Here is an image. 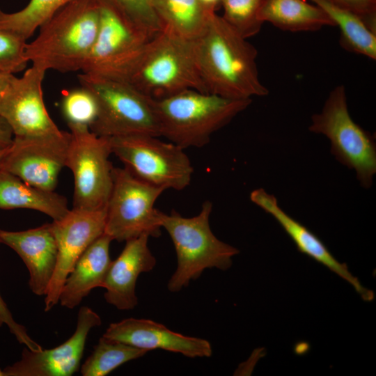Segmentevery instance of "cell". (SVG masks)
I'll return each instance as SVG.
<instances>
[{"label":"cell","instance_id":"30","mask_svg":"<svg viewBox=\"0 0 376 376\" xmlns=\"http://www.w3.org/2000/svg\"><path fill=\"white\" fill-rule=\"evenodd\" d=\"M107 1L115 5L152 35H156L163 30L153 8L152 0Z\"/></svg>","mask_w":376,"mask_h":376},{"label":"cell","instance_id":"14","mask_svg":"<svg viewBox=\"0 0 376 376\" xmlns=\"http://www.w3.org/2000/svg\"><path fill=\"white\" fill-rule=\"evenodd\" d=\"M47 70L32 65L24 75L13 77L0 104V116L16 137L39 136L61 131L45 107L42 81Z\"/></svg>","mask_w":376,"mask_h":376},{"label":"cell","instance_id":"19","mask_svg":"<svg viewBox=\"0 0 376 376\" xmlns=\"http://www.w3.org/2000/svg\"><path fill=\"white\" fill-rule=\"evenodd\" d=\"M148 238L149 236L143 235L127 240L118 258L111 260L102 288L106 290V301L119 310L132 309L137 305V279L156 265V259L148 245Z\"/></svg>","mask_w":376,"mask_h":376},{"label":"cell","instance_id":"26","mask_svg":"<svg viewBox=\"0 0 376 376\" xmlns=\"http://www.w3.org/2000/svg\"><path fill=\"white\" fill-rule=\"evenodd\" d=\"M72 0H30L19 11L0 9V28L15 32L27 40L43 23Z\"/></svg>","mask_w":376,"mask_h":376},{"label":"cell","instance_id":"35","mask_svg":"<svg viewBox=\"0 0 376 376\" xmlns=\"http://www.w3.org/2000/svg\"><path fill=\"white\" fill-rule=\"evenodd\" d=\"M13 76L14 75L11 74L0 72V104L4 92Z\"/></svg>","mask_w":376,"mask_h":376},{"label":"cell","instance_id":"13","mask_svg":"<svg viewBox=\"0 0 376 376\" xmlns=\"http://www.w3.org/2000/svg\"><path fill=\"white\" fill-rule=\"evenodd\" d=\"M107 206L95 210L72 207L61 219L53 221L52 228L58 255L56 268L45 295V311L59 301L64 283L86 249L104 233Z\"/></svg>","mask_w":376,"mask_h":376},{"label":"cell","instance_id":"38","mask_svg":"<svg viewBox=\"0 0 376 376\" xmlns=\"http://www.w3.org/2000/svg\"><path fill=\"white\" fill-rule=\"evenodd\" d=\"M3 324V323L2 320H1V318H0V327H1Z\"/></svg>","mask_w":376,"mask_h":376},{"label":"cell","instance_id":"37","mask_svg":"<svg viewBox=\"0 0 376 376\" xmlns=\"http://www.w3.org/2000/svg\"><path fill=\"white\" fill-rule=\"evenodd\" d=\"M0 376H5L3 371L1 369H0Z\"/></svg>","mask_w":376,"mask_h":376},{"label":"cell","instance_id":"24","mask_svg":"<svg viewBox=\"0 0 376 376\" xmlns=\"http://www.w3.org/2000/svg\"><path fill=\"white\" fill-rule=\"evenodd\" d=\"M320 7L338 26L340 44L353 53L376 59V32L373 31L357 15L327 0H310Z\"/></svg>","mask_w":376,"mask_h":376},{"label":"cell","instance_id":"10","mask_svg":"<svg viewBox=\"0 0 376 376\" xmlns=\"http://www.w3.org/2000/svg\"><path fill=\"white\" fill-rule=\"evenodd\" d=\"M68 125L70 141L65 166L74 178L73 207H104L113 186L109 139L96 135L87 126Z\"/></svg>","mask_w":376,"mask_h":376},{"label":"cell","instance_id":"36","mask_svg":"<svg viewBox=\"0 0 376 376\" xmlns=\"http://www.w3.org/2000/svg\"><path fill=\"white\" fill-rule=\"evenodd\" d=\"M9 148H8L7 149L0 152V170H1V167H2V164H3V159H4V157L8 152V150Z\"/></svg>","mask_w":376,"mask_h":376},{"label":"cell","instance_id":"32","mask_svg":"<svg viewBox=\"0 0 376 376\" xmlns=\"http://www.w3.org/2000/svg\"><path fill=\"white\" fill-rule=\"evenodd\" d=\"M0 318L3 323L6 324L12 334L15 336L17 341L24 345L27 348L33 351H39L42 349V346L33 340L28 335L25 327L17 323L13 318L7 305L0 295Z\"/></svg>","mask_w":376,"mask_h":376},{"label":"cell","instance_id":"11","mask_svg":"<svg viewBox=\"0 0 376 376\" xmlns=\"http://www.w3.org/2000/svg\"><path fill=\"white\" fill-rule=\"evenodd\" d=\"M100 22L83 73L120 79L148 40L155 35L107 0H99Z\"/></svg>","mask_w":376,"mask_h":376},{"label":"cell","instance_id":"1","mask_svg":"<svg viewBox=\"0 0 376 376\" xmlns=\"http://www.w3.org/2000/svg\"><path fill=\"white\" fill-rule=\"evenodd\" d=\"M194 45L207 93L235 100L269 93L259 77L257 49L221 16L215 13L209 17Z\"/></svg>","mask_w":376,"mask_h":376},{"label":"cell","instance_id":"25","mask_svg":"<svg viewBox=\"0 0 376 376\" xmlns=\"http://www.w3.org/2000/svg\"><path fill=\"white\" fill-rule=\"evenodd\" d=\"M147 350L104 337L81 366L83 376H104L130 361L143 357Z\"/></svg>","mask_w":376,"mask_h":376},{"label":"cell","instance_id":"3","mask_svg":"<svg viewBox=\"0 0 376 376\" xmlns=\"http://www.w3.org/2000/svg\"><path fill=\"white\" fill-rule=\"evenodd\" d=\"M118 80L153 100L187 89L207 93L198 67L194 40L165 29L148 40Z\"/></svg>","mask_w":376,"mask_h":376},{"label":"cell","instance_id":"8","mask_svg":"<svg viewBox=\"0 0 376 376\" xmlns=\"http://www.w3.org/2000/svg\"><path fill=\"white\" fill-rule=\"evenodd\" d=\"M112 154L139 179L165 190H182L194 169L184 149L159 136L132 134L109 138Z\"/></svg>","mask_w":376,"mask_h":376},{"label":"cell","instance_id":"27","mask_svg":"<svg viewBox=\"0 0 376 376\" xmlns=\"http://www.w3.org/2000/svg\"><path fill=\"white\" fill-rule=\"evenodd\" d=\"M264 0H221L224 19L248 39L258 33L264 24L260 12Z\"/></svg>","mask_w":376,"mask_h":376},{"label":"cell","instance_id":"5","mask_svg":"<svg viewBox=\"0 0 376 376\" xmlns=\"http://www.w3.org/2000/svg\"><path fill=\"white\" fill-rule=\"evenodd\" d=\"M212 203L205 201L200 212L191 217L172 210L159 213L161 227L169 233L176 253L177 267L168 288L178 292L198 279L207 268L225 270L232 265V258L239 250L219 240L210 226Z\"/></svg>","mask_w":376,"mask_h":376},{"label":"cell","instance_id":"22","mask_svg":"<svg viewBox=\"0 0 376 376\" xmlns=\"http://www.w3.org/2000/svg\"><path fill=\"white\" fill-rule=\"evenodd\" d=\"M260 19L283 31H316L334 24L318 5L306 0H264Z\"/></svg>","mask_w":376,"mask_h":376},{"label":"cell","instance_id":"20","mask_svg":"<svg viewBox=\"0 0 376 376\" xmlns=\"http://www.w3.org/2000/svg\"><path fill=\"white\" fill-rule=\"evenodd\" d=\"M111 241L104 233L83 253L62 288L59 297L62 306L72 309L92 290L102 287L111 263L109 255Z\"/></svg>","mask_w":376,"mask_h":376},{"label":"cell","instance_id":"34","mask_svg":"<svg viewBox=\"0 0 376 376\" xmlns=\"http://www.w3.org/2000/svg\"><path fill=\"white\" fill-rule=\"evenodd\" d=\"M203 9L209 14L216 13L221 6V0H198Z\"/></svg>","mask_w":376,"mask_h":376},{"label":"cell","instance_id":"4","mask_svg":"<svg viewBox=\"0 0 376 376\" xmlns=\"http://www.w3.org/2000/svg\"><path fill=\"white\" fill-rule=\"evenodd\" d=\"M251 102L194 89L154 100L160 136L184 150L203 147Z\"/></svg>","mask_w":376,"mask_h":376},{"label":"cell","instance_id":"31","mask_svg":"<svg viewBox=\"0 0 376 376\" xmlns=\"http://www.w3.org/2000/svg\"><path fill=\"white\" fill-rule=\"evenodd\" d=\"M331 3L359 16L376 32V0H327Z\"/></svg>","mask_w":376,"mask_h":376},{"label":"cell","instance_id":"17","mask_svg":"<svg viewBox=\"0 0 376 376\" xmlns=\"http://www.w3.org/2000/svg\"><path fill=\"white\" fill-rule=\"evenodd\" d=\"M250 200L270 214L283 228L297 249L349 283L366 301L374 299V292L366 288L349 271L345 263H340L331 253L321 240L301 223L288 214L279 205L276 198L264 189L252 191Z\"/></svg>","mask_w":376,"mask_h":376},{"label":"cell","instance_id":"33","mask_svg":"<svg viewBox=\"0 0 376 376\" xmlns=\"http://www.w3.org/2000/svg\"><path fill=\"white\" fill-rule=\"evenodd\" d=\"M13 134L8 123L0 116V152L9 148L13 141Z\"/></svg>","mask_w":376,"mask_h":376},{"label":"cell","instance_id":"28","mask_svg":"<svg viewBox=\"0 0 376 376\" xmlns=\"http://www.w3.org/2000/svg\"><path fill=\"white\" fill-rule=\"evenodd\" d=\"M61 110L68 125L90 126L98 114V103L94 94L88 88H81L65 91Z\"/></svg>","mask_w":376,"mask_h":376},{"label":"cell","instance_id":"9","mask_svg":"<svg viewBox=\"0 0 376 376\" xmlns=\"http://www.w3.org/2000/svg\"><path fill=\"white\" fill-rule=\"evenodd\" d=\"M164 191L139 179L125 167H113L104 233L118 242L143 235L159 237L160 210L155 204Z\"/></svg>","mask_w":376,"mask_h":376},{"label":"cell","instance_id":"29","mask_svg":"<svg viewBox=\"0 0 376 376\" xmlns=\"http://www.w3.org/2000/svg\"><path fill=\"white\" fill-rule=\"evenodd\" d=\"M26 40L19 34L0 28V72L13 75L24 70L29 62Z\"/></svg>","mask_w":376,"mask_h":376},{"label":"cell","instance_id":"7","mask_svg":"<svg viewBox=\"0 0 376 376\" xmlns=\"http://www.w3.org/2000/svg\"><path fill=\"white\" fill-rule=\"evenodd\" d=\"M308 130L325 136L335 159L354 171L363 188L371 187L376 173L375 138L352 118L343 85L329 92L321 111L311 116Z\"/></svg>","mask_w":376,"mask_h":376},{"label":"cell","instance_id":"21","mask_svg":"<svg viewBox=\"0 0 376 376\" xmlns=\"http://www.w3.org/2000/svg\"><path fill=\"white\" fill-rule=\"evenodd\" d=\"M29 209L51 217L63 218L70 211L65 196L26 183L17 176L0 170V209Z\"/></svg>","mask_w":376,"mask_h":376},{"label":"cell","instance_id":"15","mask_svg":"<svg viewBox=\"0 0 376 376\" xmlns=\"http://www.w3.org/2000/svg\"><path fill=\"white\" fill-rule=\"evenodd\" d=\"M101 322L97 313L88 306H81L70 338L49 350L33 351L24 347L20 360L3 370L5 376L72 375L79 369L89 331Z\"/></svg>","mask_w":376,"mask_h":376},{"label":"cell","instance_id":"23","mask_svg":"<svg viewBox=\"0 0 376 376\" xmlns=\"http://www.w3.org/2000/svg\"><path fill=\"white\" fill-rule=\"evenodd\" d=\"M152 3L163 29L189 40L199 36L213 14L207 13L198 0H152Z\"/></svg>","mask_w":376,"mask_h":376},{"label":"cell","instance_id":"18","mask_svg":"<svg viewBox=\"0 0 376 376\" xmlns=\"http://www.w3.org/2000/svg\"><path fill=\"white\" fill-rule=\"evenodd\" d=\"M0 244H6L18 254L28 269L31 290L38 296H45L58 255L51 223L21 231L0 228Z\"/></svg>","mask_w":376,"mask_h":376},{"label":"cell","instance_id":"6","mask_svg":"<svg viewBox=\"0 0 376 376\" xmlns=\"http://www.w3.org/2000/svg\"><path fill=\"white\" fill-rule=\"evenodd\" d=\"M81 86L95 96L98 114L89 129L96 135L114 137L149 134L160 137L154 100L118 79L79 75Z\"/></svg>","mask_w":376,"mask_h":376},{"label":"cell","instance_id":"2","mask_svg":"<svg viewBox=\"0 0 376 376\" xmlns=\"http://www.w3.org/2000/svg\"><path fill=\"white\" fill-rule=\"evenodd\" d=\"M99 22V0H72L39 27L38 36L27 43L26 57L45 70H81L94 45Z\"/></svg>","mask_w":376,"mask_h":376},{"label":"cell","instance_id":"16","mask_svg":"<svg viewBox=\"0 0 376 376\" xmlns=\"http://www.w3.org/2000/svg\"><path fill=\"white\" fill-rule=\"evenodd\" d=\"M102 336L147 351L160 349L191 358L212 355L207 340L182 335L147 319L130 318L111 323Z\"/></svg>","mask_w":376,"mask_h":376},{"label":"cell","instance_id":"12","mask_svg":"<svg viewBox=\"0 0 376 376\" xmlns=\"http://www.w3.org/2000/svg\"><path fill=\"white\" fill-rule=\"evenodd\" d=\"M70 133L16 137L4 157L1 170L31 185L54 191L65 167Z\"/></svg>","mask_w":376,"mask_h":376}]
</instances>
